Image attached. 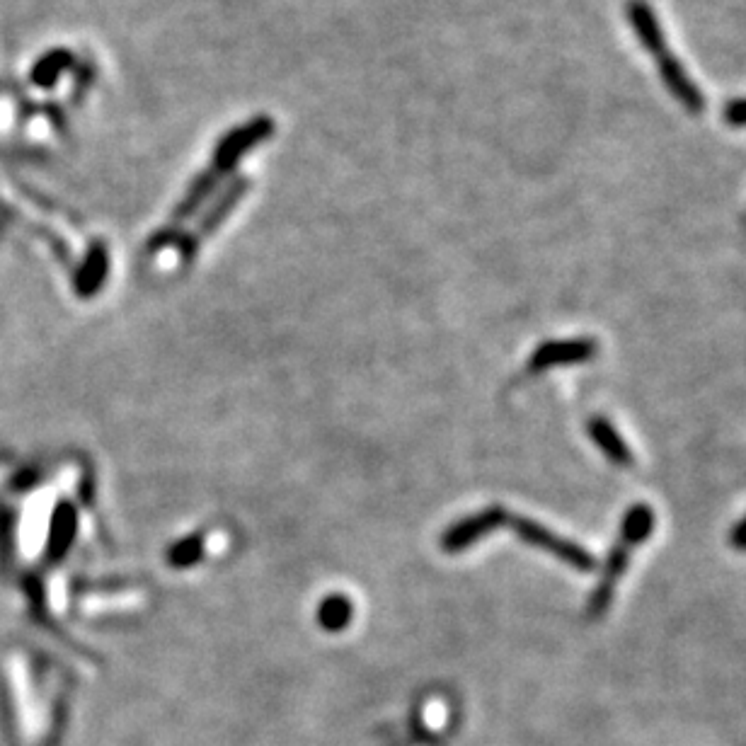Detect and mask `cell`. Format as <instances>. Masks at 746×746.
Segmentation results:
<instances>
[{"instance_id":"obj_1","label":"cell","mask_w":746,"mask_h":746,"mask_svg":"<svg viewBox=\"0 0 746 746\" xmlns=\"http://www.w3.org/2000/svg\"><path fill=\"white\" fill-rule=\"evenodd\" d=\"M628 17L630 25H633V32L638 34L640 44L645 47L657 61V71L662 76L664 85L676 100L684 105L688 112L700 114L705 109V97L700 90L696 88L691 78L686 76L684 66L669 54L667 49V37H664L662 27H659L657 17H654L652 8L645 3V0H630L628 3Z\"/></svg>"},{"instance_id":"obj_2","label":"cell","mask_w":746,"mask_h":746,"mask_svg":"<svg viewBox=\"0 0 746 746\" xmlns=\"http://www.w3.org/2000/svg\"><path fill=\"white\" fill-rule=\"evenodd\" d=\"M507 521L512 524L514 533L521 538V541H526L529 545H536V548L545 550V553L555 555V558L567 562V565H572L575 570L591 572L596 567V560L591 558V555L582 548V545L555 536L553 531H548L545 526L536 524V521L521 519V516H509V514H507Z\"/></svg>"},{"instance_id":"obj_3","label":"cell","mask_w":746,"mask_h":746,"mask_svg":"<svg viewBox=\"0 0 746 746\" xmlns=\"http://www.w3.org/2000/svg\"><path fill=\"white\" fill-rule=\"evenodd\" d=\"M272 134H274V122L269 117L250 119L248 124L228 131V134L218 141V146L214 151V165H211V168H214L218 175L233 170L245 153L252 151L255 146H260V143L267 141Z\"/></svg>"},{"instance_id":"obj_4","label":"cell","mask_w":746,"mask_h":746,"mask_svg":"<svg viewBox=\"0 0 746 746\" xmlns=\"http://www.w3.org/2000/svg\"><path fill=\"white\" fill-rule=\"evenodd\" d=\"M594 340H567V342H545L533 352L529 371L538 373L550 369V366H570L591 361L596 357Z\"/></svg>"},{"instance_id":"obj_5","label":"cell","mask_w":746,"mask_h":746,"mask_svg":"<svg viewBox=\"0 0 746 746\" xmlns=\"http://www.w3.org/2000/svg\"><path fill=\"white\" fill-rule=\"evenodd\" d=\"M628 555H630V548L623 541H618L616 545H613L611 555H608V562L604 567V577H601V582L596 584L594 594H591V599H589V618H599L601 613L608 608V601H611V596H613V587H616V582L621 579L625 567H628Z\"/></svg>"},{"instance_id":"obj_6","label":"cell","mask_w":746,"mask_h":746,"mask_svg":"<svg viewBox=\"0 0 746 746\" xmlns=\"http://www.w3.org/2000/svg\"><path fill=\"white\" fill-rule=\"evenodd\" d=\"M589 436L594 439V444L604 451V456L616 466H633V453H630L628 444L621 439V434L616 432L611 422L604 417H591L589 420Z\"/></svg>"},{"instance_id":"obj_7","label":"cell","mask_w":746,"mask_h":746,"mask_svg":"<svg viewBox=\"0 0 746 746\" xmlns=\"http://www.w3.org/2000/svg\"><path fill=\"white\" fill-rule=\"evenodd\" d=\"M73 66V54L68 49H51L32 66V83L37 88L49 90L59 83V78Z\"/></svg>"},{"instance_id":"obj_8","label":"cell","mask_w":746,"mask_h":746,"mask_svg":"<svg viewBox=\"0 0 746 746\" xmlns=\"http://www.w3.org/2000/svg\"><path fill=\"white\" fill-rule=\"evenodd\" d=\"M654 531V512L650 504H633L621 521V538L628 548L645 543Z\"/></svg>"},{"instance_id":"obj_9","label":"cell","mask_w":746,"mask_h":746,"mask_svg":"<svg viewBox=\"0 0 746 746\" xmlns=\"http://www.w3.org/2000/svg\"><path fill=\"white\" fill-rule=\"evenodd\" d=\"M218 180H221V175H218V172L214 168L202 172V175H199L197 180H194V185L189 187L185 202H182L180 209L175 211V223H182V221H185V218L192 216L194 211H197L199 206H202L204 199L209 197L211 189H214L218 185Z\"/></svg>"},{"instance_id":"obj_10","label":"cell","mask_w":746,"mask_h":746,"mask_svg":"<svg viewBox=\"0 0 746 746\" xmlns=\"http://www.w3.org/2000/svg\"><path fill=\"white\" fill-rule=\"evenodd\" d=\"M725 122L730 126H746V100H732L725 107Z\"/></svg>"},{"instance_id":"obj_11","label":"cell","mask_w":746,"mask_h":746,"mask_svg":"<svg viewBox=\"0 0 746 746\" xmlns=\"http://www.w3.org/2000/svg\"><path fill=\"white\" fill-rule=\"evenodd\" d=\"M730 541H732V545H734V548H737V550H746V519H744V521H739V524L734 526V531H732Z\"/></svg>"}]
</instances>
